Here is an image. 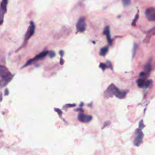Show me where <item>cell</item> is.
<instances>
[{"instance_id": "6da1fadb", "label": "cell", "mask_w": 155, "mask_h": 155, "mask_svg": "<svg viewBox=\"0 0 155 155\" xmlns=\"http://www.w3.org/2000/svg\"><path fill=\"white\" fill-rule=\"evenodd\" d=\"M0 78L4 81L5 84H7L12 78V75L10 73L8 69L1 65H0Z\"/></svg>"}, {"instance_id": "7a4b0ae2", "label": "cell", "mask_w": 155, "mask_h": 155, "mask_svg": "<svg viewBox=\"0 0 155 155\" xmlns=\"http://www.w3.org/2000/svg\"><path fill=\"white\" fill-rule=\"evenodd\" d=\"M35 23L33 21H31L30 22V26L28 27L27 32L25 35V38H24L25 43H26L28 40L31 38V37H32L35 33Z\"/></svg>"}, {"instance_id": "3957f363", "label": "cell", "mask_w": 155, "mask_h": 155, "mask_svg": "<svg viewBox=\"0 0 155 155\" xmlns=\"http://www.w3.org/2000/svg\"><path fill=\"white\" fill-rule=\"evenodd\" d=\"M86 29V22L84 17H81L76 24V30L78 32H84Z\"/></svg>"}, {"instance_id": "277c9868", "label": "cell", "mask_w": 155, "mask_h": 155, "mask_svg": "<svg viewBox=\"0 0 155 155\" xmlns=\"http://www.w3.org/2000/svg\"><path fill=\"white\" fill-rule=\"evenodd\" d=\"M48 53H49V52L48 51H44V52H43L40 53L39 54H38V55L36 56L34 58H33L32 59H30L29 61H28L26 63V64L22 67V68H24L25 67L28 66V65H31V64H32L33 62H35L36 61H38V60H39V59H43L46 55H48Z\"/></svg>"}, {"instance_id": "5b68a950", "label": "cell", "mask_w": 155, "mask_h": 155, "mask_svg": "<svg viewBox=\"0 0 155 155\" xmlns=\"http://www.w3.org/2000/svg\"><path fill=\"white\" fill-rule=\"evenodd\" d=\"M143 138H144V133L142 132V129H137L136 136L134 140V145L136 147H139L142 144Z\"/></svg>"}, {"instance_id": "8992f818", "label": "cell", "mask_w": 155, "mask_h": 155, "mask_svg": "<svg viewBox=\"0 0 155 155\" xmlns=\"http://www.w3.org/2000/svg\"><path fill=\"white\" fill-rule=\"evenodd\" d=\"M117 87H116L113 84H110L108 88H107V90L104 92V96L106 98H109L110 97H112L115 95V92Z\"/></svg>"}, {"instance_id": "52a82bcc", "label": "cell", "mask_w": 155, "mask_h": 155, "mask_svg": "<svg viewBox=\"0 0 155 155\" xmlns=\"http://www.w3.org/2000/svg\"><path fill=\"white\" fill-rule=\"evenodd\" d=\"M147 18L150 21H155V8L150 7L145 12Z\"/></svg>"}, {"instance_id": "ba28073f", "label": "cell", "mask_w": 155, "mask_h": 155, "mask_svg": "<svg viewBox=\"0 0 155 155\" xmlns=\"http://www.w3.org/2000/svg\"><path fill=\"white\" fill-rule=\"evenodd\" d=\"M92 116L91 115H85L84 113H80L78 115V120L83 123H87L91 121Z\"/></svg>"}, {"instance_id": "9c48e42d", "label": "cell", "mask_w": 155, "mask_h": 155, "mask_svg": "<svg viewBox=\"0 0 155 155\" xmlns=\"http://www.w3.org/2000/svg\"><path fill=\"white\" fill-rule=\"evenodd\" d=\"M128 92V90H121L117 87L115 92V96H116L119 99H124L126 97Z\"/></svg>"}, {"instance_id": "30bf717a", "label": "cell", "mask_w": 155, "mask_h": 155, "mask_svg": "<svg viewBox=\"0 0 155 155\" xmlns=\"http://www.w3.org/2000/svg\"><path fill=\"white\" fill-rule=\"evenodd\" d=\"M104 34L106 36V38L107 39V41H108L109 44L111 46L112 45V40L111 38V36H110V26H107L105 27L104 31Z\"/></svg>"}, {"instance_id": "8fae6325", "label": "cell", "mask_w": 155, "mask_h": 155, "mask_svg": "<svg viewBox=\"0 0 155 155\" xmlns=\"http://www.w3.org/2000/svg\"><path fill=\"white\" fill-rule=\"evenodd\" d=\"M152 60V58L149 59L148 61L147 62V64L145 65V67H144V72L148 76L150 75V73L151 70H152V65H151Z\"/></svg>"}, {"instance_id": "7c38bea8", "label": "cell", "mask_w": 155, "mask_h": 155, "mask_svg": "<svg viewBox=\"0 0 155 155\" xmlns=\"http://www.w3.org/2000/svg\"><path fill=\"white\" fill-rule=\"evenodd\" d=\"M154 35H155V27H153L152 29L150 30V31L148 32L147 37H145V38L144 41V43H148L150 38Z\"/></svg>"}, {"instance_id": "4fadbf2b", "label": "cell", "mask_w": 155, "mask_h": 155, "mask_svg": "<svg viewBox=\"0 0 155 155\" xmlns=\"http://www.w3.org/2000/svg\"><path fill=\"white\" fill-rule=\"evenodd\" d=\"M145 82H146V79L139 78V80H137V85H138V86L140 88L145 87Z\"/></svg>"}, {"instance_id": "5bb4252c", "label": "cell", "mask_w": 155, "mask_h": 155, "mask_svg": "<svg viewBox=\"0 0 155 155\" xmlns=\"http://www.w3.org/2000/svg\"><path fill=\"white\" fill-rule=\"evenodd\" d=\"M8 4V0H2L1 4H0V7L2 9H3L5 12H7V7Z\"/></svg>"}, {"instance_id": "9a60e30c", "label": "cell", "mask_w": 155, "mask_h": 155, "mask_svg": "<svg viewBox=\"0 0 155 155\" xmlns=\"http://www.w3.org/2000/svg\"><path fill=\"white\" fill-rule=\"evenodd\" d=\"M108 51H109V47L108 46L104 47L101 49L100 52H99V55L102 56H105L107 55Z\"/></svg>"}, {"instance_id": "2e32d148", "label": "cell", "mask_w": 155, "mask_h": 155, "mask_svg": "<svg viewBox=\"0 0 155 155\" xmlns=\"http://www.w3.org/2000/svg\"><path fill=\"white\" fill-rule=\"evenodd\" d=\"M5 13H6V12H5L3 9L1 8V7H0V25L3 24L4 21V17Z\"/></svg>"}, {"instance_id": "e0dca14e", "label": "cell", "mask_w": 155, "mask_h": 155, "mask_svg": "<svg viewBox=\"0 0 155 155\" xmlns=\"http://www.w3.org/2000/svg\"><path fill=\"white\" fill-rule=\"evenodd\" d=\"M139 18V11H138V13H137V14L135 15V17L134 20H133V22H132V26H136V22H137V20H138Z\"/></svg>"}, {"instance_id": "ac0fdd59", "label": "cell", "mask_w": 155, "mask_h": 155, "mask_svg": "<svg viewBox=\"0 0 155 155\" xmlns=\"http://www.w3.org/2000/svg\"><path fill=\"white\" fill-rule=\"evenodd\" d=\"M152 85V80H146L145 82V88H149Z\"/></svg>"}, {"instance_id": "d6986e66", "label": "cell", "mask_w": 155, "mask_h": 155, "mask_svg": "<svg viewBox=\"0 0 155 155\" xmlns=\"http://www.w3.org/2000/svg\"><path fill=\"white\" fill-rule=\"evenodd\" d=\"M99 67L103 70V71H104L106 69L108 68L107 64H104V63H101L99 64Z\"/></svg>"}, {"instance_id": "ffe728a7", "label": "cell", "mask_w": 155, "mask_h": 155, "mask_svg": "<svg viewBox=\"0 0 155 155\" xmlns=\"http://www.w3.org/2000/svg\"><path fill=\"white\" fill-rule=\"evenodd\" d=\"M137 49H138V45L137 44H135L133 49V58L135 57L136 52H137Z\"/></svg>"}, {"instance_id": "44dd1931", "label": "cell", "mask_w": 155, "mask_h": 155, "mask_svg": "<svg viewBox=\"0 0 155 155\" xmlns=\"http://www.w3.org/2000/svg\"><path fill=\"white\" fill-rule=\"evenodd\" d=\"M145 127V125L144 124V122H143V120H141L139 124V128L142 129Z\"/></svg>"}, {"instance_id": "7402d4cb", "label": "cell", "mask_w": 155, "mask_h": 155, "mask_svg": "<svg viewBox=\"0 0 155 155\" xmlns=\"http://www.w3.org/2000/svg\"><path fill=\"white\" fill-rule=\"evenodd\" d=\"M122 3L125 6H126V5H128L130 4V0H122Z\"/></svg>"}, {"instance_id": "603a6c76", "label": "cell", "mask_w": 155, "mask_h": 155, "mask_svg": "<svg viewBox=\"0 0 155 155\" xmlns=\"http://www.w3.org/2000/svg\"><path fill=\"white\" fill-rule=\"evenodd\" d=\"M106 64H107V67H108V68H110V69H113V67H112V64H111V62L110 61H109V60H107V62H106Z\"/></svg>"}, {"instance_id": "cb8c5ba5", "label": "cell", "mask_w": 155, "mask_h": 155, "mask_svg": "<svg viewBox=\"0 0 155 155\" xmlns=\"http://www.w3.org/2000/svg\"><path fill=\"white\" fill-rule=\"evenodd\" d=\"M55 111H57L56 112L58 113V114H59V116H61V115H62V111H61V110H59V109H55Z\"/></svg>"}, {"instance_id": "d4e9b609", "label": "cell", "mask_w": 155, "mask_h": 155, "mask_svg": "<svg viewBox=\"0 0 155 155\" xmlns=\"http://www.w3.org/2000/svg\"><path fill=\"white\" fill-rule=\"evenodd\" d=\"M55 56V52H53V51H51V52H50V57L53 58V57H54Z\"/></svg>"}, {"instance_id": "484cf974", "label": "cell", "mask_w": 155, "mask_h": 155, "mask_svg": "<svg viewBox=\"0 0 155 155\" xmlns=\"http://www.w3.org/2000/svg\"><path fill=\"white\" fill-rule=\"evenodd\" d=\"M110 122L109 121H107V122H105L104 123V127H103V128H104L105 127H107V126H109V125H110Z\"/></svg>"}, {"instance_id": "4316f807", "label": "cell", "mask_w": 155, "mask_h": 155, "mask_svg": "<svg viewBox=\"0 0 155 155\" xmlns=\"http://www.w3.org/2000/svg\"><path fill=\"white\" fill-rule=\"evenodd\" d=\"M59 53H60V55H61V57H63V56L64 55V52L61 50V51L59 52Z\"/></svg>"}]
</instances>
